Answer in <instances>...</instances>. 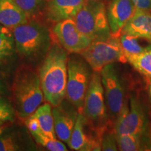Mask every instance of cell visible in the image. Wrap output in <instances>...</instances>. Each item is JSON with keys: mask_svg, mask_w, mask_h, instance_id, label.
Masks as SVG:
<instances>
[{"mask_svg": "<svg viewBox=\"0 0 151 151\" xmlns=\"http://www.w3.org/2000/svg\"><path fill=\"white\" fill-rule=\"evenodd\" d=\"M67 63V50L54 43L40 68L39 76L44 99L52 106L60 105L66 98Z\"/></svg>", "mask_w": 151, "mask_h": 151, "instance_id": "cell-1", "label": "cell"}, {"mask_svg": "<svg viewBox=\"0 0 151 151\" xmlns=\"http://www.w3.org/2000/svg\"><path fill=\"white\" fill-rule=\"evenodd\" d=\"M15 48L29 61H36L46 55L51 46V37L46 26L37 20H29L12 29Z\"/></svg>", "mask_w": 151, "mask_h": 151, "instance_id": "cell-2", "label": "cell"}, {"mask_svg": "<svg viewBox=\"0 0 151 151\" xmlns=\"http://www.w3.org/2000/svg\"><path fill=\"white\" fill-rule=\"evenodd\" d=\"M12 90L16 111L21 119H26L33 114L44 99L39 76L29 69L18 71Z\"/></svg>", "mask_w": 151, "mask_h": 151, "instance_id": "cell-3", "label": "cell"}, {"mask_svg": "<svg viewBox=\"0 0 151 151\" xmlns=\"http://www.w3.org/2000/svg\"><path fill=\"white\" fill-rule=\"evenodd\" d=\"M73 20L81 32L91 41L111 35L107 10L99 0H87Z\"/></svg>", "mask_w": 151, "mask_h": 151, "instance_id": "cell-4", "label": "cell"}, {"mask_svg": "<svg viewBox=\"0 0 151 151\" xmlns=\"http://www.w3.org/2000/svg\"><path fill=\"white\" fill-rule=\"evenodd\" d=\"M81 55L92 70L96 72H100L105 66L109 64L127 62L119 38L111 35L92 41Z\"/></svg>", "mask_w": 151, "mask_h": 151, "instance_id": "cell-5", "label": "cell"}, {"mask_svg": "<svg viewBox=\"0 0 151 151\" xmlns=\"http://www.w3.org/2000/svg\"><path fill=\"white\" fill-rule=\"evenodd\" d=\"M87 122L92 129L102 132L107 120L104 91L99 72L92 73L89 86L84 99L83 113Z\"/></svg>", "mask_w": 151, "mask_h": 151, "instance_id": "cell-6", "label": "cell"}, {"mask_svg": "<svg viewBox=\"0 0 151 151\" xmlns=\"http://www.w3.org/2000/svg\"><path fill=\"white\" fill-rule=\"evenodd\" d=\"M90 69L83 58L73 57L68 60L66 97L81 114L92 76Z\"/></svg>", "mask_w": 151, "mask_h": 151, "instance_id": "cell-7", "label": "cell"}, {"mask_svg": "<svg viewBox=\"0 0 151 151\" xmlns=\"http://www.w3.org/2000/svg\"><path fill=\"white\" fill-rule=\"evenodd\" d=\"M115 124L116 135L132 134L141 137L147 127V118L142 105L134 96L130 98L129 106L124 102Z\"/></svg>", "mask_w": 151, "mask_h": 151, "instance_id": "cell-8", "label": "cell"}, {"mask_svg": "<svg viewBox=\"0 0 151 151\" xmlns=\"http://www.w3.org/2000/svg\"><path fill=\"white\" fill-rule=\"evenodd\" d=\"M106 105L113 118H117L124 104L123 85L114 63L105 66L100 71Z\"/></svg>", "mask_w": 151, "mask_h": 151, "instance_id": "cell-9", "label": "cell"}, {"mask_svg": "<svg viewBox=\"0 0 151 151\" xmlns=\"http://www.w3.org/2000/svg\"><path fill=\"white\" fill-rule=\"evenodd\" d=\"M52 33L60 46L71 53L81 54L91 42L78 29L73 18L56 22Z\"/></svg>", "mask_w": 151, "mask_h": 151, "instance_id": "cell-10", "label": "cell"}, {"mask_svg": "<svg viewBox=\"0 0 151 151\" xmlns=\"http://www.w3.org/2000/svg\"><path fill=\"white\" fill-rule=\"evenodd\" d=\"M137 8L131 0H111L107 9L110 34L119 38L126 23L134 14Z\"/></svg>", "mask_w": 151, "mask_h": 151, "instance_id": "cell-11", "label": "cell"}, {"mask_svg": "<svg viewBox=\"0 0 151 151\" xmlns=\"http://www.w3.org/2000/svg\"><path fill=\"white\" fill-rule=\"evenodd\" d=\"M71 106L65 103L64 100L60 105L53 106L52 109L56 137L67 144L78 114V111L75 110Z\"/></svg>", "mask_w": 151, "mask_h": 151, "instance_id": "cell-12", "label": "cell"}, {"mask_svg": "<svg viewBox=\"0 0 151 151\" xmlns=\"http://www.w3.org/2000/svg\"><path fill=\"white\" fill-rule=\"evenodd\" d=\"M88 122L83 115L78 113L71 133L69 145L73 150H101L100 140L90 136L87 132Z\"/></svg>", "mask_w": 151, "mask_h": 151, "instance_id": "cell-13", "label": "cell"}, {"mask_svg": "<svg viewBox=\"0 0 151 151\" xmlns=\"http://www.w3.org/2000/svg\"><path fill=\"white\" fill-rule=\"evenodd\" d=\"M87 0H47L45 12L48 20L54 23L73 18Z\"/></svg>", "mask_w": 151, "mask_h": 151, "instance_id": "cell-14", "label": "cell"}, {"mask_svg": "<svg viewBox=\"0 0 151 151\" xmlns=\"http://www.w3.org/2000/svg\"><path fill=\"white\" fill-rule=\"evenodd\" d=\"M135 36L151 43V14L148 11L136 10L134 14L126 23L122 34Z\"/></svg>", "mask_w": 151, "mask_h": 151, "instance_id": "cell-15", "label": "cell"}, {"mask_svg": "<svg viewBox=\"0 0 151 151\" xmlns=\"http://www.w3.org/2000/svg\"><path fill=\"white\" fill-rule=\"evenodd\" d=\"M29 18L15 0H0V24L8 29L28 21Z\"/></svg>", "mask_w": 151, "mask_h": 151, "instance_id": "cell-16", "label": "cell"}, {"mask_svg": "<svg viewBox=\"0 0 151 151\" xmlns=\"http://www.w3.org/2000/svg\"><path fill=\"white\" fill-rule=\"evenodd\" d=\"M52 109V106L50 104H44L39 106L33 114L37 118L43 133L52 139H57Z\"/></svg>", "mask_w": 151, "mask_h": 151, "instance_id": "cell-17", "label": "cell"}, {"mask_svg": "<svg viewBox=\"0 0 151 151\" xmlns=\"http://www.w3.org/2000/svg\"><path fill=\"white\" fill-rule=\"evenodd\" d=\"M119 39L125 58L127 56L139 55L151 48V45H141L139 42L140 38L128 34H121Z\"/></svg>", "mask_w": 151, "mask_h": 151, "instance_id": "cell-18", "label": "cell"}, {"mask_svg": "<svg viewBox=\"0 0 151 151\" xmlns=\"http://www.w3.org/2000/svg\"><path fill=\"white\" fill-rule=\"evenodd\" d=\"M126 59L136 70L151 78V48L139 55L126 57Z\"/></svg>", "mask_w": 151, "mask_h": 151, "instance_id": "cell-19", "label": "cell"}, {"mask_svg": "<svg viewBox=\"0 0 151 151\" xmlns=\"http://www.w3.org/2000/svg\"><path fill=\"white\" fill-rule=\"evenodd\" d=\"M116 142L119 150L137 151L142 150V143L139 136L132 134L116 135Z\"/></svg>", "mask_w": 151, "mask_h": 151, "instance_id": "cell-20", "label": "cell"}, {"mask_svg": "<svg viewBox=\"0 0 151 151\" xmlns=\"http://www.w3.org/2000/svg\"><path fill=\"white\" fill-rule=\"evenodd\" d=\"M28 18L41 14L45 9L47 0H15Z\"/></svg>", "mask_w": 151, "mask_h": 151, "instance_id": "cell-21", "label": "cell"}, {"mask_svg": "<svg viewBox=\"0 0 151 151\" xmlns=\"http://www.w3.org/2000/svg\"><path fill=\"white\" fill-rule=\"evenodd\" d=\"M32 137L38 143L50 151H67V146L62 142V141L57 139H52L40 130L37 133L33 134Z\"/></svg>", "mask_w": 151, "mask_h": 151, "instance_id": "cell-22", "label": "cell"}, {"mask_svg": "<svg viewBox=\"0 0 151 151\" xmlns=\"http://www.w3.org/2000/svg\"><path fill=\"white\" fill-rule=\"evenodd\" d=\"M15 41L10 31L0 33V60L11 56L15 50Z\"/></svg>", "mask_w": 151, "mask_h": 151, "instance_id": "cell-23", "label": "cell"}, {"mask_svg": "<svg viewBox=\"0 0 151 151\" xmlns=\"http://www.w3.org/2000/svg\"><path fill=\"white\" fill-rule=\"evenodd\" d=\"M15 119V109L6 98L0 95V126L13 122Z\"/></svg>", "mask_w": 151, "mask_h": 151, "instance_id": "cell-24", "label": "cell"}, {"mask_svg": "<svg viewBox=\"0 0 151 151\" xmlns=\"http://www.w3.org/2000/svg\"><path fill=\"white\" fill-rule=\"evenodd\" d=\"M101 150L104 151H116L118 150L116 142V134L112 132H107L106 129L100 138Z\"/></svg>", "mask_w": 151, "mask_h": 151, "instance_id": "cell-25", "label": "cell"}, {"mask_svg": "<svg viewBox=\"0 0 151 151\" xmlns=\"http://www.w3.org/2000/svg\"><path fill=\"white\" fill-rule=\"evenodd\" d=\"M21 150L15 138L9 134L0 135V151H16Z\"/></svg>", "mask_w": 151, "mask_h": 151, "instance_id": "cell-26", "label": "cell"}, {"mask_svg": "<svg viewBox=\"0 0 151 151\" xmlns=\"http://www.w3.org/2000/svg\"><path fill=\"white\" fill-rule=\"evenodd\" d=\"M25 120V124L27 126V129L31 133V134L37 133L41 130L40 125H39V121H38L37 118H36L34 114H32L31 116L27 117V118L24 119Z\"/></svg>", "mask_w": 151, "mask_h": 151, "instance_id": "cell-27", "label": "cell"}, {"mask_svg": "<svg viewBox=\"0 0 151 151\" xmlns=\"http://www.w3.org/2000/svg\"><path fill=\"white\" fill-rule=\"evenodd\" d=\"M137 9L144 11L151 10V0H131Z\"/></svg>", "mask_w": 151, "mask_h": 151, "instance_id": "cell-28", "label": "cell"}, {"mask_svg": "<svg viewBox=\"0 0 151 151\" xmlns=\"http://www.w3.org/2000/svg\"><path fill=\"white\" fill-rule=\"evenodd\" d=\"M6 91V87L2 81L0 80V94L5 93Z\"/></svg>", "mask_w": 151, "mask_h": 151, "instance_id": "cell-29", "label": "cell"}, {"mask_svg": "<svg viewBox=\"0 0 151 151\" xmlns=\"http://www.w3.org/2000/svg\"><path fill=\"white\" fill-rule=\"evenodd\" d=\"M8 31H9V29H8V28H6L5 27H4V26L0 24V33L6 32H8Z\"/></svg>", "mask_w": 151, "mask_h": 151, "instance_id": "cell-30", "label": "cell"}, {"mask_svg": "<svg viewBox=\"0 0 151 151\" xmlns=\"http://www.w3.org/2000/svg\"><path fill=\"white\" fill-rule=\"evenodd\" d=\"M148 94H149V97H150V99L151 101V78H150V85H149V88H148Z\"/></svg>", "mask_w": 151, "mask_h": 151, "instance_id": "cell-31", "label": "cell"}, {"mask_svg": "<svg viewBox=\"0 0 151 151\" xmlns=\"http://www.w3.org/2000/svg\"><path fill=\"white\" fill-rule=\"evenodd\" d=\"M3 131H4V127L2 126H0V135L3 133Z\"/></svg>", "mask_w": 151, "mask_h": 151, "instance_id": "cell-32", "label": "cell"}, {"mask_svg": "<svg viewBox=\"0 0 151 151\" xmlns=\"http://www.w3.org/2000/svg\"><path fill=\"white\" fill-rule=\"evenodd\" d=\"M150 141H151V130H150Z\"/></svg>", "mask_w": 151, "mask_h": 151, "instance_id": "cell-33", "label": "cell"}]
</instances>
